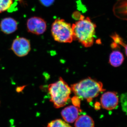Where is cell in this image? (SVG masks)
<instances>
[{
  "label": "cell",
  "mask_w": 127,
  "mask_h": 127,
  "mask_svg": "<svg viewBox=\"0 0 127 127\" xmlns=\"http://www.w3.org/2000/svg\"><path fill=\"white\" fill-rule=\"evenodd\" d=\"M100 103L103 108L107 110L116 109L118 106L119 98L115 92H108L102 94L100 98Z\"/></svg>",
  "instance_id": "obj_7"
},
{
  "label": "cell",
  "mask_w": 127,
  "mask_h": 127,
  "mask_svg": "<svg viewBox=\"0 0 127 127\" xmlns=\"http://www.w3.org/2000/svg\"><path fill=\"white\" fill-rule=\"evenodd\" d=\"M11 50L17 56L23 57L27 56L31 50L30 41L23 37H17L12 44Z\"/></svg>",
  "instance_id": "obj_5"
},
{
  "label": "cell",
  "mask_w": 127,
  "mask_h": 127,
  "mask_svg": "<svg viewBox=\"0 0 127 127\" xmlns=\"http://www.w3.org/2000/svg\"><path fill=\"white\" fill-rule=\"evenodd\" d=\"M121 100L123 109L125 112L127 113V93L122 95Z\"/></svg>",
  "instance_id": "obj_16"
},
{
  "label": "cell",
  "mask_w": 127,
  "mask_h": 127,
  "mask_svg": "<svg viewBox=\"0 0 127 127\" xmlns=\"http://www.w3.org/2000/svg\"><path fill=\"white\" fill-rule=\"evenodd\" d=\"M79 109L74 105L66 107L62 111V117L67 123L74 122L79 117Z\"/></svg>",
  "instance_id": "obj_8"
},
{
  "label": "cell",
  "mask_w": 127,
  "mask_h": 127,
  "mask_svg": "<svg viewBox=\"0 0 127 127\" xmlns=\"http://www.w3.org/2000/svg\"><path fill=\"white\" fill-rule=\"evenodd\" d=\"M96 27L89 17L81 16L79 20L72 25L74 40L85 47H91L94 42Z\"/></svg>",
  "instance_id": "obj_1"
},
{
  "label": "cell",
  "mask_w": 127,
  "mask_h": 127,
  "mask_svg": "<svg viewBox=\"0 0 127 127\" xmlns=\"http://www.w3.org/2000/svg\"><path fill=\"white\" fill-rule=\"evenodd\" d=\"M13 3V0H0V13L9 10Z\"/></svg>",
  "instance_id": "obj_14"
},
{
  "label": "cell",
  "mask_w": 127,
  "mask_h": 127,
  "mask_svg": "<svg viewBox=\"0 0 127 127\" xmlns=\"http://www.w3.org/2000/svg\"><path fill=\"white\" fill-rule=\"evenodd\" d=\"M27 27L29 32L40 35L43 34L46 30V22L40 17H32L28 20Z\"/></svg>",
  "instance_id": "obj_6"
},
{
  "label": "cell",
  "mask_w": 127,
  "mask_h": 127,
  "mask_svg": "<svg viewBox=\"0 0 127 127\" xmlns=\"http://www.w3.org/2000/svg\"><path fill=\"white\" fill-rule=\"evenodd\" d=\"M47 127H72L66 122L60 119L53 120L48 124Z\"/></svg>",
  "instance_id": "obj_13"
},
{
  "label": "cell",
  "mask_w": 127,
  "mask_h": 127,
  "mask_svg": "<svg viewBox=\"0 0 127 127\" xmlns=\"http://www.w3.org/2000/svg\"><path fill=\"white\" fill-rule=\"evenodd\" d=\"M125 48V54H126V55L127 56V44H124V45L123 46Z\"/></svg>",
  "instance_id": "obj_19"
},
{
  "label": "cell",
  "mask_w": 127,
  "mask_h": 127,
  "mask_svg": "<svg viewBox=\"0 0 127 127\" xmlns=\"http://www.w3.org/2000/svg\"><path fill=\"white\" fill-rule=\"evenodd\" d=\"M50 101L56 108L64 106L70 99L71 89L62 77L48 86Z\"/></svg>",
  "instance_id": "obj_3"
},
{
  "label": "cell",
  "mask_w": 127,
  "mask_h": 127,
  "mask_svg": "<svg viewBox=\"0 0 127 127\" xmlns=\"http://www.w3.org/2000/svg\"><path fill=\"white\" fill-rule=\"evenodd\" d=\"M75 127H94V122L90 116L82 115L75 121Z\"/></svg>",
  "instance_id": "obj_11"
},
{
  "label": "cell",
  "mask_w": 127,
  "mask_h": 127,
  "mask_svg": "<svg viewBox=\"0 0 127 127\" xmlns=\"http://www.w3.org/2000/svg\"><path fill=\"white\" fill-rule=\"evenodd\" d=\"M71 88L75 96L81 100H86L88 102H91L105 91L102 83L90 77L72 84Z\"/></svg>",
  "instance_id": "obj_2"
},
{
  "label": "cell",
  "mask_w": 127,
  "mask_h": 127,
  "mask_svg": "<svg viewBox=\"0 0 127 127\" xmlns=\"http://www.w3.org/2000/svg\"><path fill=\"white\" fill-rule=\"evenodd\" d=\"M124 61L122 53L118 51H114L111 53L109 56V62L111 65L117 67L122 65Z\"/></svg>",
  "instance_id": "obj_12"
},
{
  "label": "cell",
  "mask_w": 127,
  "mask_h": 127,
  "mask_svg": "<svg viewBox=\"0 0 127 127\" xmlns=\"http://www.w3.org/2000/svg\"><path fill=\"white\" fill-rule=\"evenodd\" d=\"M111 37L113 40V42L119 46L121 45L123 46L125 44L122 38L117 33H115L112 34Z\"/></svg>",
  "instance_id": "obj_15"
},
{
  "label": "cell",
  "mask_w": 127,
  "mask_h": 127,
  "mask_svg": "<svg viewBox=\"0 0 127 127\" xmlns=\"http://www.w3.org/2000/svg\"><path fill=\"white\" fill-rule=\"evenodd\" d=\"M72 102L73 104L75 106L77 107L78 108H80V104H81V100L76 96L73 97L71 98Z\"/></svg>",
  "instance_id": "obj_17"
},
{
  "label": "cell",
  "mask_w": 127,
  "mask_h": 127,
  "mask_svg": "<svg viewBox=\"0 0 127 127\" xmlns=\"http://www.w3.org/2000/svg\"><path fill=\"white\" fill-rule=\"evenodd\" d=\"M18 27L17 21L11 17H6L2 19L0 23V28L4 34H11L16 31Z\"/></svg>",
  "instance_id": "obj_9"
},
{
  "label": "cell",
  "mask_w": 127,
  "mask_h": 127,
  "mask_svg": "<svg viewBox=\"0 0 127 127\" xmlns=\"http://www.w3.org/2000/svg\"><path fill=\"white\" fill-rule=\"evenodd\" d=\"M54 40L61 43H71L74 40L72 25L62 19H57L51 26Z\"/></svg>",
  "instance_id": "obj_4"
},
{
  "label": "cell",
  "mask_w": 127,
  "mask_h": 127,
  "mask_svg": "<svg viewBox=\"0 0 127 127\" xmlns=\"http://www.w3.org/2000/svg\"><path fill=\"white\" fill-rule=\"evenodd\" d=\"M41 3L43 5L49 6L52 5L55 0H39Z\"/></svg>",
  "instance_id": "obj_18"
},
{
  "label": "cell",
  "mask_w": 127,
  "mask_h": 127,
  "mask_svg": "<svg viewBox=\"0 0 127 127\" xmlns=\"http://www.w3.org/2000/svg\"><path fill=\"white\" fill-rule=\"evenodd\" d=\"M113 11L118 18L127 21V0H118L114 6Z\"/></svg>",
  "instance_id": "obj_10"
}]
</instances>
